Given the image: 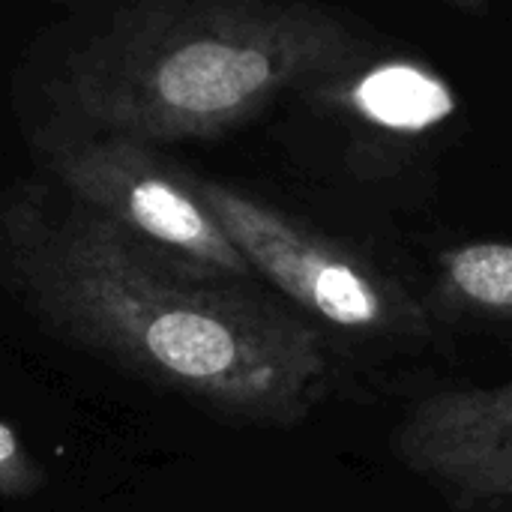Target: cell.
<instances>
[{"mask_svg":"<svg viewBox=\"0 0 512 512\" xmlns=\"http://www.w3.org/2000/svg\"><path fill=\"white\" fill-rule=\"evenodd\" d=\"M0 285L57 339L234 423L297 426L330 387L321 330L252 279L180 264L51 183L0 189Z\"/></svg>","mask_w":512,"mask_h":512,"instance_id":"obj_1","label":"cell"},{"mask_svg":"<svg viewBox=\"0 0 512 512\" xmlns=\"http://www.w3.org/2000/svg\"><path fill=\"white\" fill-rule=\"evenodd\" d=\"M366 54L348 24L309 3L135 0L66 57L51 96L75 132L213 141Z\"/></svg>","mask_w":512,"mask_h":512,"instance_id":"obj_2","label":"cell"},{"mask_svg":"<svg viewBox=\"0 0 512 512\" xmlns=\"http://www.w3.org/2000/svg\"><path fill=\"white\" fill-rule=\"evenodd\" d=\"M48 183L132 240L198 270L252 279L189 168L162 147L114 132H48L39 141Z\"/></svg>","mask_w":512,"mask_h":512,"instance_id":"obj_3","label":"cell"},{"mask_svg":"<svg viewBox=\"0 0 512 512\" xmlns=\"http://www.w3.org/2000/svg\"><path fill=\"white\" fill-rule=\"evenodd\" d=\"M192 177L249 267L303 312L363 336L426 333V312L375 264L234 186Z\"/></svg>","mask_w":512,"mask_h":512,"instance_id":"obj_4","label":"cell"},{"mask_svg":"<svg viewBox=\"0 0 512 512\" xmlns=\"http://www.w3.org/2000/svg\"><path fill=\"white\" fill-rule=\"evenodd\" d=\"M393 453L459 501H512V384L423 399L396 429Z\"/></svg>","mask_w":512,"mask_h":512,"instance_id":"obj_5","label":"cell"},{"mask_svg":"<svg viewBox=\"0 0 512 512\" xmlns=\"http://www.w3.org/2000/svg\"><path fill=\"white\" fill-rule=\"evenodd\" d=\"M351 102L375 123L393 129H426L453 111V93L447 84L414 66H384L363 75Z\"/></svg>","mask_w":512,"mask_h":512,"instance_id":"obj_6","label":"cell"},{"mask_svg":"<svg viewBox=\"0 0 512 512\" xmlns=\"http://www.w3.org/2000/svg\"><path fill=\"white\" fill-rule=\"evenodd\" d=\"M444 291L471 309L512 315V243H465L441 255Z\"/></svg>","mask_w":512,"mask_h":512,"instance_id":"obj_7","label":"cell"},{"mask_svg":"<svg viewBox=\"0 0 512 512\" xmlns=\"http://www.w3.org/2000/svg\"><path fill=\"white\" fill-rule=\"evenodd\" d=\"M42 483L45 474L30 459L18 432L0 420V498H30Z\"/></svg>","mask_w":512,"mask_h":512,"instance_id":"obj_8","label":"cell"},{"mask_svg":"<svg viewBox=\"0 0 512 512\" xmlns=\"http://www.w3.org/2000/svg\"><path fill=\"white\" fill-rule=\"evenodd\" d=\"M450 3H456L462 9H480L483 6V0H450Z\"/></svg>","mask_w":512,"mask_h":512,"instance_id":"obj_9","label":"cell"}]
</instances>
